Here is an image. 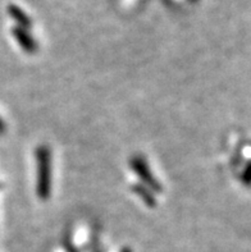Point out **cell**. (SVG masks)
<instances>
[{
	"mask_svg": "<svg viewBox=\"0 0 251 252\" xmlns=\"http://www.w3.org/2000/svg\"><path fill=\"white\" fill-rule=\"evenodd\" d=\"M37 161V195L41 200L50 196L51 189V158L50 150L46 146H40L36 150Z\"/></svg>",
	"mask_w": 251,
	"mask_h": 252,
	"instance_id": "6da1fadb",
	"label": "cell"
},
{
	"mask_svg": "<svg viewBox=\"0 0 251 252\" xmlns=\"http://www.w3.org/2000/svg\"><path fill=\"white\" fill-rule=\"evenodd\" d=\"M131 166H132L134 172L136 173L137 176L140 177L141 181H143V182L145 183L150 189H153V191H156V192L162 191V186L156 182L155 178H154L153 176V173L150 172L146 161H145L143 158L141 157L132 158V159H131Z\"/></svg>",
	"mask_w": 251,
	"mask_h": 252,
	"instance_id": "7a4b0ae2",
	"label": "cell"
},
{
	"mask_svg": "<svg viewBox=\"0 0 251 252\" xmlns=\"http://www.w3.org/2000/svg\"><path fill=\"white\" fill-rule=\"evenodd\" d=\"M13 35L16 37L17 41L19 42L21 48L26 51V53H34L36 51L37 46H36V42L34 41V38L27 33L25 29H21V27H17V29L13 30Z\"/></svg>",
	"mask_w": 251,
	"mask_h": 252,
	"instance_id": "3957f363",
	"label": "cell"
},
{
	"mask_svg": "<svg viewBox=\"0 0 251 252\" xmlns=\"http://www.w3.org/2000/svg\"><path fill=\"white\" fill-rule=\"evenodd\" d=\"M8 10H9L10 17H12V18L14 19L19 26H21V29H27V27L31 26V21H30V18L22 12V9H19L18 6L10 5L9 8H8Z\"/></svg>",
	"mask_w": 251,
	"mask_h": 252,
	"instance_id": "277c9868",
	"label": "cell"
},
{
	"mask_svg": "<svg viewBox=\"0 0 251 252\" xmlns=\"http://www.w3.org/2000/svg\"><path fill=\"white\" fill-rule=\"evenodd\" d=\"M132 191H134L137 196H140V197L143 198V201L146 205H149V206H154V205H155V197H154L153 192L150 191L149 189H146L145 186L135 185L134 187H132Z\"/></svg>",
	"mask_w": 251,
	"mask_h": 252,
	"instance_id": "5b68a950",
	"label": "cell"
},
{
	"mask_svg": "<svg viewBox=\"0 0 251 252\" xmlns=\"http://www.w3.org/2000/svg\"><path fill=\"white\" fill-rule=\"evenodd\" d=\"M242 181H244L246 185H250L251 183V163L246 166L245 172L242 174Z\"/></svg>",
	"mask_w": 251,
	"mask_h": 252,
	"instance_id": "8992f818",
	"label": "cell"
},
{
	"mask_svg": "<svg viewBox=\"0 0 251 252\" xmlns=\"http://www.w3.org/2000/svg\"><path fill=\"white\" fill-rule=\"evenodd\" d=\"M3 132H4V123L3 121L0 119V133H3Z\"/></svg>",
	"mask_w": 251,
	"mask_h": 252,
	"instance_id": "52a82bcc",
	"label": "cell"
}]
</instances>
